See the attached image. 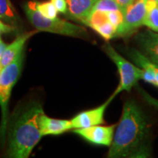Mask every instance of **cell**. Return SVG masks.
<instances>
[{
	"mask_svg": "<svg viewBox=\"0 0 158 158\" xmlns=\"http://www.w3.org/2000/svg\"><path fill=\"white\" fill-rule=\"evenodd\" d=\"M150 135L149 119L143 109L134 100H127L108 157H149L152 155Z\"/></svg>",
	"mask_w": 158,
	"mask_h": 158,
	"instance_id": "6da1fadb",
	"label": "cell"
},
{
	"mask_svg": "<svg viewBox=\"0 0 158 158\" xmlns=\"http://www.w3.org/2000/svg\"><path fill=\"white\" fill-rule=\"evenodd\" d=\"M43 109L38 102H30L18 108L7 124L8 147L7 155L13 158H27L43 137L38 117Z\"/></svg>",
	"mask_w": 158,
	"mask_h": 158,
	"instance_id": "7a4b0ae2",
	"label": "cell"
},
{
	"mask_svg": "<svg viewBox=\"0 0 158 158\" xmlns=\"http://www.w3.org/2000/svg\"><path fill=\"white\" fill-rule=\"evenodd\" d=\"M37 2L30 1L23 5V10L29 22L37 31L75 37H85L86 31L84 27L58 18L51 19L40 14L37 9Z\"/></svg>",
	"mask_w": 158,
	"mask_h": 158,
	"instance_id": "3957f363",
	"label": "cell"
},
{
	"mask_svg": "<svg viewBox=\"0 0 158 158\" xmlns=\"http://www.w3.org/2000/svg\"><path fill=\"white\" fill-rule=\"evenodd\" d=\"M24 59V49L10 64L2 69L0 72V106L2 121L0 125V140L5 143L8 124V102L12 89L21 76Z\"/></svg>",
	"mask_w": 158,
	"mask_h": 158,
	"instance_id": "277c9868",
	"label": "cell"
},
{
	"mask_svg": "<svg viewBox=\"0 0 158 158\" xmlns=\"http://www.w3.org/2000/svg\"><path fill=\"white\" fill-rule=\"evenodd\" d=\"M103 48L109 58L116 64L120 77L119 84L113 94L116 96L123 91L130 92L132 88L137 84L138 81L141 80L142 68L124 58L109 43L105 45Z\"/></svg>",
	"mask_w": 158,
	"mask_h": 158,
	"instance_id": "5b68a950",
	"label": "cell"
},
{
	"mask_svg": "<svg viewBox=\"0 0 158 158\" xmlns=\"http://www.w3.org/2000/svg\"><path fill=\"white\" fill-rule=\"evenodd\" d=\"M147 13V0H135L123 11V22L116 31V37H127L143 26Z\"/></svg>",
	"mask_w": 158,
	"mask_h": 158,
	"instance_id": "8992f818",
	"label": "cell"
},
{
	"mask_svg": "<svg viewBox=\"0 0 158 158\" xmlns=\"http://www.w3.org/2000/svg\"><path fill=\"white\" fill-rule=\"evenodd\" d=\"M117 124L109 126H91L84 128L74 129L73 133L91 143L110 147L114 140V133Z\"/></svg>",
	"mask_w": 158,
	"mask_h": 158,
	"instance_id": "52a82bcc",
	"label": "cell"
},
{
	"mask_svg": "<svg viewBox=\"0 0 158 158\" xmlns=\"http://www.w3.org/2000/svg\"><path fill=\"white\" fill-rule=\"evenodd\" d=\"M115 97V95L112 94L101 106L93 108V109L85 110V111L81 112V113L77 114L76 116H74L70 120L73 129L88 127H91V126L103 124L104 115L106 108Z\"/></svg>",
	"mask_w": 158,
	"mask_h": 158,
	"instance_id": "ba28073f",
	"label": "cell"
},
{
	"mask_svg": "<svg viewBox=\"0 0 158 158\" xmlns=\"http://www.w3.org/2000/svg\"><path fill=\"white\" fill-rule=\"evenodd\" d=\"M135 40L140 51L151 62L158 65V32L149 29L136 35Z\"/></svg>",
	"mask_w": 158,
	"mask_h": 158,
	"instance_id": "9c48e42d",
	"label": "cell"
},
{
	"mask_svg": "<svg viewBox=\"0 0 158 158\" xmlns=\"http://www.w3.org/2000/svg\"><path fill=\"white\" fill-rule=\"evenodd\" d=\"M38 125L43 136L60 135L73 129L70 120L51 118L45 115L44 111L40 114Z\"/></svg>",
	"mask_w": 158,
	"mask_h": 158,
	"instance_id": "30bf717a",
	"label": "cell"
},
{
	"mask_svg": "<svg viewBox=\"0 0 158 158\" xmlns=\"http://www.w3.org/2000/svg\"><path fill=\"white\" fill-rule=\"evenodd\" d=\"M98 0H66L67 12L65 15L73 20L86 23L88 17Z\"/></svg>",
	"mask_w": 158,
	"mask_h": 158,
	"instance_id": "8fae6325",
	"label": "cell"
},
{
	"mask_svg": "<svg viewBox=\"0 0 158 158\" xmlns=\"http://www.w3.org/2000/svg\"><path fill=\"white\" fill-rule=\"evenodd\" d=\"M37 31H38L36 29L35 31L22 33L19 35L10 44L7 45L2 55L1 61H0L1 69L5 68L16 58L18 55L24 49V45L27 41L35 34H36Z\"/></svg>",
	"mask_w": 158,
	"mask_h": 158,
	"instance_id": "7c38bea8",
	"label": "cell"
},
{
	"mask_svg": "<svg viewBox=\"0 0 158 158\" xmlns=\"http://www.w3.org/2000/svg\"><path fill=\"white\" fill-rule=\"evenodd\" d=\"M0 19L16 28L21 24V19L10 0H0Z\"/></svg>",
	"mask_w": 158,
	"mask_h": 158,
	"instance_id": "4fadbf2b",
	"label": "cell"
},
{
	"mask_svg": "<svg viewBox=\"0 0 158 158\" xmlns=\"http://www.w3.org/2000/svg\"><path fill=\"white\" fill-rule=\"evenodd\" d=\"M143 26L152 31L158 32V4L152 0H147V13L144 19Z\"/></svg>",
	"mask_w": 158,
	"mask_h": 158,
	"instance_id": "5bb4252c",
	"label": "cell"
},
{
	"mask_svg": "<svg viewBox=\"0 0 158 158\" xmlns=\"http://www.w3.org/2000/svg\"><path fill=\"white\" fill-rule=\"evenodd\" d=\"M92 29L106 40H109L115 37L116 31H117V29L108 21L100 23Z\"/></svg>",
	"mask_w": 158,
	"mask_h": 158,
	"instance_id": "9a60e30c",
	"label": "cell"
},
{
	"mask_svg": "<svg viewBox=\"0 0 158 158\" xmlns=\"http://www.w3.org/2000/svg\"><path fill=\"white\" fill-rule=\"evenodd\" d=\"M37 9L40 14L48 19H54L57 18V10L55 6L51 2H37Z\"/></svg>",
	"mask_w": 158,
	"mask_h": 158,
	"instance_id": "2e32d148",
	"label": "cell"
},
{
	"mask_svg": "<svg viewBox=\"0 0 158 158\" xmlns=\"http://www.w3.org/2000/svg\"><path fill=\"white\" fill-rule=\"evenodd\" d=\"M121 10L117 4L114 0H98L94 6L92 10H100V11H111Z\"/></svg>",
	"mask_w": 158,
	"mask_h": 158,
	"instance_id": "e0dca14e",
	"label": "cell"
},
{
	"mask_svg": "<svg viewBox=\"0 0 158 158\" xmlns=\"http://www.w3.org/2000/svg\"><path fill=\"white\" fill-rule=\"evenodd\" d=\"M106 15H107L108 21L111 23L116 29H118L123 22L124 14L121 10L107 11Z\"/></svg>",
	"mask_w": 158,
	"mask_h": 158,
	"instance_id": "ac0fdd59",
	"label": "cell"
},
{
	"mask_svg": "<svg viewBox=\"0 0 158 158\" xmlns=\"http://www.w3.org/2000/svg\"><path fill=\"white\" fill-rule=\"evenodd\" d=\"M138 90H139V92L141 93L145 101H147L149 105H151L153 107H155L157 108V109H158V100L155 99V98H153V97H152L149 94H148L146 91H144L143 89L139 88Z\"/></svg>",
	"mask_w": 158,
	"mask_h": 158,
	"instance_id": "d6986e66",
	"label": "cell"
},
{
	"mask_svg": "<svg viewBox=\"0 0 158 158\" xmlns=\"http://www.w3.org/2000/svg\"><path fill=\"white\" fill-rule=\"evenodd\" d=\"M51 2L54 4L58 12L62 13H66L67 12V2L66 0H51Z\"/></svg>",
	"mask_w": 158,
	"mask_h": 158,
	"instance_id": "ffe728a7",
	"label": "cell"
},
{
	"mask_svg": "<svg viewBox=\"0 0 158 158\" xmlns=\"http://www.w3.org/2000/svg\"><path fill=\"white\" fill-rule=\"evenodd\" d=\"M114 1L117 4L121 10L123 12L127 7L133 3L135 0H114Z\"/></svg>",
	"mask_w": 158,
	"mask_h": 158,
	"instance_id": "44dd1931",
	"label": "cell"
},
{
	"mask_svg": "<svg viewBox=\"0 0 158 158\" xmlns=\"http://www.w3.org/2000/svg\"><path fill=\"white\" fill-rule=\"evenodd\" d=\"M149 65L151 67V68L152 69L154 74H155V81H156V85L155 86L158 87V65L155 64V63H153L152 62L149 60Z\"/></svg>",
	"mask_w": 158,
	"mask_h": 158,
	"instance_id": "7402d4cb",
	"label": "cell"
},
{
	"mask_svg": "<svg viewBox=\"0 0 158 158\" xmlns=\"http://www.w3.org/2000/svg\"><path fill=\"white\" fill-rule=\"evenodd\" d=\"M6 47H7V45H6L5 43H3L2 41H1V42H0V61H1L2 55ZM0 70H2L1 68H0Z\"/></svg>",
	"mask_w": 158,
	"mask_h": 158,
	"instance_id": "603a6c76",
	"label": "cell"
},
{
	"mask_svg": "<svg viewBox=\"0 0 158 158\" xmlns=\"http://www.w3.org/2000/svg\"><path fill=\"white\" fill-rule=\"evenodd\" d=\"M152 1L154 2L156 4H158V0H152Z\"/></svg>",
	"mask_w": 158,
	"mask_h": 158,
	"instance_id": "cb8c5ba5",
	"label": "cell"
},
{
	"mask_svg": "<svg viewBox=\"0 0 158 158\" xmlns=\"http://www.w3.org/2000/svg\"><path fill=\"white\" fill-rule=\"evenodd\" d=\"M2 23H3V22H2V21H1V20H0V25H1V24H2Z\"/></svg>",
	"mask_w": 158,
	"mask_h": 158,
	"instance_id": "d4e9b609",
	"label": "cell"
},
{
	"mask_svg": "<svg viewBox=\"0 0 158 158\" xmlns=\"http://www.w3.org/2000/svg\"><path fill=\"white\" fill-rule=\"evenodd\" d=\"M1 41H2V40H1V39H0V42H1Z\"/></svg>",
	"mask_w": 158,
	"mask_h": 158,
	"instance_id": "484cf974",
	"label": "cell"
}]
</instances>
